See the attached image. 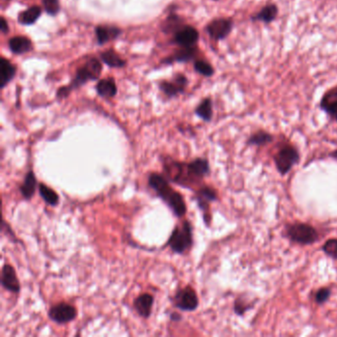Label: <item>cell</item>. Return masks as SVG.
Instances as JSON below:
<instances>
[{
  "label": "cell",
  "instance_id": "14",
  "mask_svg": "<svg viewBox=\"0 0 337 337\" xmlns=\"http://www.w3.org/2000/svg\"><path fill=\"white\" fill-rule=\"evenodd\" d=\"M217 199V191L210 187L204 186L200 188L197 193V202L199 208L204 212L208 213L210 210V204Z\"/></svg>",
  "mask_w": 337,
  "mask_h": 337
},
{
  "label": "cell",
  "instance_id": "17",
  "mask_svg": "<svg viewBox=\"0 0 337 337\" xmlns=\"http://www.w3.org/2000/svg\"><path fill=\"white\" fill-rule=\"evenodd\" d=\"M121 34V30L112 26H98L96 28L97 41L99 44H105L116 39Z\"/></svg>",
  "mask_w": 337,
  "mask_h": 337
},
{
  "label": "cell",
  "instance_id": "2",
  "mask_svg": "<svg viewBox=\"0 0 337 337\" xmlns=\"http://www.w3.org/2000/svg\"><path fill=\"white\" fill-rule=\"evenodd\" d=\"M148 185L167 204L176 217H183L186 214L187 207L183 197L169 185L164 176L151 173L148 177Z\"/></svg>",
  "mask_w": 337,
  "mask_h": 337
},
{
  "label": "cell",
  "instance_id": "24",
  "mask_svg": "<svg viewBox=\"0 0 337 337\" xmlns=\"http://www.w3.org/2000/svg\"><path fill=\"white\" fill-rule=\"evenodd\" d=\"M196 114L204 121L210 122L213 118V104L210 98L204 99L196 108Z\"/></svg>",
  "mask_w": 337,
  "mask_h": 337
},
{
  "label": "cell",
  "instance_id": "35",
  "mask_svg": "<svg viewBox=\"0 0 337 337\" xmlns=\"http://www.w3.org/2000/svg\"><path fill=\"white\" fill-rule=\"evenodd\" d=\"M8 30H9V28H8V25H7L5 18L1 17V32L3 34H5V33L8 32Z\"/></svg>",
  "mask_w": 337,
  "mask_h": 337
},
{
  "label": "cell",
  "instance_id": "33",
  "mask_svg": "<svg viewBox=\"0 0 337 337\" xmlns=\"http://www.w3.org/2000/svg\"><path fill=\"white\" fill-rule=\"evenodd\" d=\"M248 310H250V307H249L248 303H245L241 299L236 300L235 306H234V311L238 315H243Z\"/></svg>",
  "mask_w": 337,
  "mask_h": 337
},
{
  "label": "cell",
  "instance_id": "18",
  "mask_svg": "<svg viewBox=\"0 0 337 337\" xmlns=\"http://www.w3.org/2000/svg\"><path fill=\"white\" fill-rule=\"evenodd\" d=\"M37 189V179L35 173L30 170L24 178V182L20 187V191L26 200L31 199Z\"/></svg>",
  "mask_w": 337,
  "mask_h": 337
},
{
  "label": "cell",
  "instance_id": "15",
  "mask_svg": "<svg viewBox=\"0 0 337 337\" xmlns=\"http://www.w3.org/2000/svg\"><path fill=\"white\" fill-rule=\"evenodd\" d=\"M278 13H279L278 6L275 3H269L265 5L258 13L252 15L251 20L254 22L259 21V22H263L265 24H269L276 19V17L278 16Z\"/></svg>",
  "mask_w": 337,
  "mask_h": 337
},
{
  "label": "cell",
  "instance_id": "9",
  "mask_svg": "<svg viewBox=\"0 0 337 337\" xmlns=\"http://www.w3.org/2000/svg\"><path fill=\"white\" fill-rule=\"evenodd\" d=\"M233 21L227 18H218L213 20L207 26L206 30L214 40H222L227 38L233 30Z\"/></svg>",
  "mask_w": 337,
  "mask_h": 337
},
{
  "label": "cell",
  "instance_id": "30",
  "mask_svg": "<svg viewBox=\"0 0 337 337\" xmlns=\"http://www.w3.org/2000/svg\"><path fill=\"white\" fill-rule=\"evenodd\" d=\"M330 296H331V290L326 287H322L317 290V292L315 293V296H314L315 303L317 305H322L329 300Z\"/></svg>",
  "mask_w": 337,
  "mask_h": 337
},
{
  "label": "cell",
  "instance_id": "10",
  "mask_svg": "<svg viewBox=\"0 0 337 337\" xmlns=\"http://www.w3.org/2000/svg\"><path fill=\"white\" fill-rule=\"evenodd\" d=\"M199 40L198 31L191 26L181 27L176 33L174 37L175 43L180 45L181 47H194Z\"/></svg>",
  "mask_w": 337,
  "mask_h": 337
},
{
  "label": "cell",
  "instance_id": "8",
  "mask_svg": "<svg viewBox=\"0 0 337 337\" xmlns=\"http://www.w3.org/2000/svg\"><path fill=\"white\" fill-rule=\"evenodd\" d=\"M77 316L76 309L67 303H60L50 308L48 311V317L57 323H68L73 321Z\"/></svg>",
  "mask_w": 337,
  "mask_h": 337
},
{
  "label": "cell",
  "instance_id": "26",
  "mask_svg": "<svg viewBox=\"0 0 337 337\" xmlns=\"http://www.w3.org/2000/svg\"><path fill=\"white\" fill-rule=\"evenodd\" d=\"M40 195L43 198V200L49 205V206H57L60 201V197L57 193L54 192L51 188L45 185L44 183H41L39 186Z\"/></svg>",
  "mask_w": 337,
  "mask_h": 337
},
{
  "label": "cell",
  "instance_id": "32",
  "mask_svg": "<svg viewBox=\"0 0 337 337\" xmlns=\"http://www.w3.org/2000/svg\"><path fill=\"white\" fill-rule=\"evenodd\" d=\"M43 4L49 15H55L60 10L59 0H43Z\"/></svg>",
  "mask_w": 337,
  "mask_h": 337
},
{
  "label": "cell",
  "instance_id": "7",
  "mask_svg": "<svg viewBox=\"0 0 337 337\" xmlns=\"http://www.w3.org/2000/svg\"><path fill=\"white\" fill-rule=\"evenodd\" d=\"M175 306L185 312H193L198 308V296L192 287L188 286L179 290L174 296Z\"/></svg>",
  "mask_w": 337,
  "mask_h": 337
},
{
  "label": "cell",
  "instance_id": "29",
  "mask_svg": "<svg viewBox=\"0 0 337 337\" xmlns=\"http://www.w3.org/2000/svg\"><path fill=\"white\" fill-rule=\"evenodd\" d=\"M194 68H195V71L197 73H199L200 74L204 75V76H212L214 74L213 67L210 64H208L204 61L196 62Z\"/></svg>",
  "mask_w": 337,
  "mask_h": 337
},
{
  "label": "cell",
  "instance_id": "6",
  "mask_svg": "<svg viewBox=\"0 0 337 337\" xmlns=\"http://www.w3.org/2000/svg\"><path fill=\"white\" fill-rule=\"evenodd\" d=\"M102 66L97 59H90L82 68H80L71 87H77L84 84L88 80H95L101 74Z\"/></svg>",
  "mask_w": 337,
  "mask_h": 337
},
{
  "label": "cell",
  "instance_id": "16",
  "mask_svg": "<svg viewBox=\"0 0 337 337\" xmlns=\"http://www.w3.org/2000/svg\"><path fill=\"white\" fill-rule=\"evenodd\" d=\"M152 305H153V297L150 294H143L139 296L134 302V307L136 311L141 316L145 318H147L150 315Z\"/></svg>",
  "mask_w": 337,
  "mask_h": 337
},
{
  "label": "cell",
  "instance_id": "25",
  "mask_svg": "<svg viewBox=\"0 0 337 337\" xmlns=\"http://www.w3.org/2000/svg\"><path fill=\"white\" fill-rule=\"evenodd\" d=\"M197 50L195 47H182L181 49L176 51L169 60H165V63H172V62H188L192 60L195 57Z\"/></svg>",
  "mask_w": 337,
  "mask_h": 337
},
{
  "label": "cell",
  "instance_id": "28",
  "mask_svg": "<svg viewBox=\"0 0 337 337\" xmlns=\"http://www.w3.org/2000/svg\"><path fill=\"white\" fill-rule=\"evenodd\" d=\"M322 251L328 257L337 260V239H330L322 245Z\"/></svg>",
  "mask_w": 337,
  "mask_h": 337
},
{
  "label": "cell",
  "instance_id": "23",
  "mask_svg": "<svg viewBox=\"0 0 337 337\" xmlns=\"http://www.w3.org/2000/svg\"><path fill=\"white\" fill-rule=\"evenodd\" d=\"M42 9L39 6H33L19 15V22L22 25L34 24L40 17Z\"/></svg>",
  "mask_w": 337,
  "mask_h": 337
},
{
  "label": "cell",
  "instance_id": "22",
  "mask_svg": "<svg viewBox=\"0 0 337 337\" xmlns=\"http://www.w3.org/2000/svg\"><path fill=\"white\" fill-rule=\"evenodd\" d=\"M274 141V137L265 131H258L251 135L247 140V145L255 146H264Z\"/></svg>",
  "mask_w": 337,
  "mask_h": 337
},
{
  "label": "cell",
  "instance_id": "31",
  "mask_svg": "<svg viewBox=\"0 0 337 337\" xmlns=\"http://www.w3.org/2000/svg\"><path fill=\"white\" fill-rule=\"evenodd\" d=\"M181 19L176 16V15H171L169 16L168 19L165 21V24L163 26L165 32H173V31H178L181 28Z\"/></svg>",
  "mask_w": 337,
  "mask_h": 337
},
{
  "label": "cell",
  "instance_id": "11",
  "mask_svg": "<svg viewBox=\"0 0 337 337\" xmlns=\"http://www.w3.org/2000/svg\"><path fill=\"white\" fill-rule=\"evenodd\" d=\"M1 284L2 286L12 293H19L21 286L16 275V271L10 264H4L2 267L1 274Z\"/></svg>",
  "mask_w": 337,
  "mask_h": 337
},
{
  "label": "cell",
  "instance_id": "37",
  "mask_svg": "<svg viewBox=\"0 0 337 337\" xmlns=\"http://www.w3.org/2000/svg\"><path fill=\"white\" fill-rule=\"evenodd\" d=\"M328 156L331 157V158H333V159H336L337 160V149L333 150L332 152H330V153L328 154Z\"/></svg>",
  "mask_w": 337,
  "mask_h": 337
},
{
  "label": "cell",
  "instance_id": "3",
  "mask_svg": "<svg viewBox=\"0 0 337 337\" xmlns=\"http://www.w3.org/2000/svg\"><path fill=\"white\" fill-rule=\"evenodd\" d=\"M286 236L290 241L301 245H311L319 240V234L314 227L299 221L286 227Z\"/></svg>",
  "mask_w": 337,
  "mask_h": 337
},
{
  "label": "cell",
  "instance_id": "20",
  "mask_svg": "<svg viewBox=\"0 0 337 337\" xmlns=\"http://www.w3.org/2000/svg\"><path fill=\"white\" fill-rule=\"evenodd\" d=\"M15 73V67L8 60L2 58L0 60V80L2 88L14 77Z\"/></svg>",
  "mask_w": 337,
  "mask_h": 337
},
{
  "label": "cell",
  "instance_id": "13",
  "mask_svg": "<svg viewBox=\"0 0 337 337\" xmlns=\"http://www.w3.org/2000/svg\"><path fill=\"white\" fill-rule=\"evenodd\" d=\"M187 84V78L182 74L175 75L173 81H163L160 83L161 90L168 96H175L181 93Z\"/></svg>",
  "mask_w": 337,
  "mask_h": 337
},
{
  "label": "cell",
  "instance_id": "34",
  "mask_svg": "<svg viewBox=\"0 0 337 337\" xmlns=\"http://www.w3.org/2000/svg\"><path fill=\"white\" fill-rule=\"evenodd\" d=\"M71 89H72L71 86H69V87H62L58 91V97L59 98H64V97L68 96L70 94V92H71Z\"/></svg>",
  "mask_w": 337,
  "mask_h": 337
},
{
  "label": "cell",
  "instance_id": "5",
  "mask_svg": "<svg viewBox=\"0 0 337 337\" xmlns=\"http://www.w3.org/2000/svg\"><path fill=\"white\" fill-rule=\"evenodd\" d=\"M193 244L192 227L188 220H184L181 226H177L168 240V245L175 253H184L191 248Z\"/></svg>",
  "mask_w": 337,
  "mask_h": 337
},
{
  "label": "cell",
  "instance_id": "12",
  "mask_svg": "<svg viewBox=\"0 0 337 337\" xmlns=\"http://www.w3.org/2000/svg\"><path fill=\"white\" fill-rule=\"evenodd\" d=\"M319 107L337 122V86L327 90L320 100Z\"/></svg>",
  "mask_w": 337,
  "mask_h": 337
},
{
  "label": "cell",
  "instance_id": "21",
  "mask_svg": "<svg viewBox=\"0 0 337 337\" xmlns=\"http://www.w3.org/2000/svg\"><path fill=\"white\" fill-rule=\"evenodd\" d=\"M96 88L97 92L101 96L106 97V98L114 97L117 93L116 83L113 79H110V78L100 80L97 84Z\"/></svg>",
  "mask_w": 337,
  "mask_h": 337
},
{
  "label": "cell",
  "instance_id": "38",
  "mask_svg": "<svg viewBox=\"0 0 337 337\" xmlns=\"http://www.w3.org/2000/svg\"><path fill=\"white\" fill-rule=\"evenodd\" d=\"M216 1H217V0H216Z\"/></svg>",
  "mask_w": 337,
  "mask_h": 337
},
{
  "label": "cell",
  "instance_id": "19",
  "mask_svg": "<svg viewBox=\"0 0 337 337\" xmlns=\"http://www.w3.org/2000/svg\"><path fill=\"white\" fill-rule=\"evenodd\" d=\"M9 48L14 53L21 54L32 49V43L26 37H14L9 40Z\"/></svg>",
  "mask_w": 337,
  "mask_h": 337
},
{
  "label": "cell",
  "instance_id": "4",
  "mask_svg": "<svg viewBox=\"0 0 337 337\" xmlns=\"http://www.w3.org/2000/svg\"><path fill=\"white\" fill-rule=\"evenodd\" d=\"M301 155L299 150L294 145H282L273 155L275 166L280 175L288 174L292 168L300 162Z\"/></svg>",
  "mask_w": 337,
  "mask_h": 337
},
{
  "label": "cell",
  "instance_id": "36",
  "mask_svg": "<svg viewBox=\"0 0 337 337\" xmlns=\"http://www.w3.org/2000/svg\"><path fill=\"white\" fill-rule=\"evenodd\" d=\"M170 318H171V320H173V321H179V320H181L182 317H181L180 314H178L177 313H173L171 314Z\"/></svg>",
  "mask_w": 337,
  "mask_h": 337
},
{
  "label": "cell",
  "instance_id": "27",
  "mask_svg": "<svg viewBox=\"0 0 337 337\" xmlns=\"http://www.w3.org/2000/svg\"><path fill=\"white\" fill-rule=\"evenodd\" d=\"M101 59L106 65L112 68H123L126 65L125 61L122 60L120 57L113 50H108V51L103 52L101 54Z\"/></svg>",
  "mask_w": 337,
  "mask_h": 337
},
{
  "label": "cell",
  "instance_id": "1",
  "mask_svg": "<svg viewBox=\"0 0 337 337\" xmlns=\"http://www.w3.org/2000/svg\"><path fill=\"white\" fill-rule=\"evenodd\" d=\"M164 170L172 182L190 188L192 184L210 174V164L206 158H196L190 163H165Z\"/></svg>",
  "mask_w": 337,
  "mask_h": 337
}]
</instances>
